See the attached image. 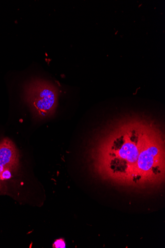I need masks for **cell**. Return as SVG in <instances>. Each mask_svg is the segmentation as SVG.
<instances>
[{"label":"cell","mask_w":165,"mask_h":248,"mask_svg":"<svg viewBox=\"0 0 165 248\" xmlns=\"http://www.w3.org/2000/svg\"><path fill=\"white\" fill-rule=\"evenodd\" d=\"M159 150L147 140L141 150L136 163L135 179L139 180L147 174L158 172Z\"/></svg>","instance_id":"3957f363"},{"label":"cell","mask_w":165,"mask_h":248,"mask_svg":"<svg viewBox=\"0 0 165 248\" xmlns=\"http://www.w3.org/2000/svg\"><path fill=\"white\" fill-rule=\"evenodd\" d=\"M18 165V153L14 143L9 139L0 141V175L6 169L15 170Z\"/></svg>","instance_id":"277c9868"},{"label":"cell","mask_w":165,"mask_h":248,"mask_svg":"<svg viewBox=\"0 0 165 248\" xmlns=\"http://www.w3.org/2000/svg\"><path fill=\"white\" fill-rule=\"evenodd\" d=\"M26 99L36 117L44 118L51 114L56 102V93L44 81L31 82L26 90Z\"/></svg>","instance_id":"7a4b0ae2"},{"label":"cell","mask_w":165,"mask_h":248,"mask_svg":"<svg viewBox=\"0 0 165 248\" xmlns=\"http://www.w3.org/2000/svg\"><path fill=\"white\" fill-rule=\"evenodd\" d=\"M147 140L143 134L135 130L117 139L110 153L111 170L134 178L139 154Z\"/></svg>","instance_id":"6da1fadb"},{"label":"cell","mask_w":165,"mask_h":248,"mask_svg":"<svg viewBox=\"0 0 165 248\" xmlns=\"http://www.w3.org/2000/svg\"><path fill=\"white\" fill-rule=\"evenodd\" d=\"M54 248H65V244L62 239L57 240L53 245Z\"/></svg>","instance_id":"5b68a950"}]
</instances>
